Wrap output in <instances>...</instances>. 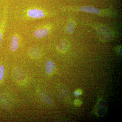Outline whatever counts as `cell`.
<instances>
[{
  "mask_svg": "<svg viewBox=\"0 0 122 122\" xmlns=\"http://www.w3.org/2000/svg\"><path fill=\"white\" fill-rule=\"evenodd\" d=\"M74 105L76 106L80 107L82 105V103L81 100L77 99H75L74 100Z\"/></svg>",
  "mask_w": 122,
  "mask_h": 122,
  "instance_id": "13",
  "label": "cell"
},
{
  "mask_svg": "<svg viewBox=\"0 0 122 122\" xmlns=\"http://www.w3.org/2000/svg\"><path fill=\"white\" fill-rule=\"evenodd\" d=\"M19 37L17 34H14L11 40L10 49L12 51H15L19 47Z\"/></svg>",
  "mask_w": 122,
  "mask_h": 122,
  "instance_id": "7",
  "label": "cell"
},
{
  "mask_svg": "<svg viewBox=\"0 0 122 122\" xmlns=\"http://www.w3.org/2000/svg\"><path fill=\"white\" fill-rule=\"evenodd\" d=\"M5 69L4 66L0 65V81H2L4 76Z\"/></svg>",
  "mask_w": 122,
  "mask_h": 122,
  "instance_id": "12",
  "label": "cell"
},
{
  "mask_svg": "<svg viewBox=\"0 0 122 122\" xmlns=\"http://www.w3.org/2000/svg\"><path fill=\"white\" fill-rule=\"evenodd\" d=\"M66 11L72 12H81L93 14L102 17H115L117 14L115 11L110 9H100L92 6H85L82 7H67L64 8Z\"/></svg>",
  "mask_w": 122,
  "mask_h": 122,
  "instance_id": "1",
  "label": "cell"
},
{
  "mask_svg": "<svg viewBox=\"0 0 122 122\" xmlns=\"http://www.w3.org/2000/svg\"><path fill=\"white\" fill-rule=\"evenodd\" d=\"M70 44L67 40L63 39L59 42L57 45V49L59 52L64 53L66 52L69 48Z\"/></svg>",
  "mask_w": 122,
  "mask_h": 122,
  "instance_id": "6",
  "label": "cell"
},
{
  "mask_svg": "<svg viewBox=\"0 0 122 122\" xmlns=\"http://www.w3.org/2000/svg\"><path fill=\"white\" fill-rule=\"evenodd\" d=\"M95 113L97 115L102 117L104 116L107 111L106 103L103 100H100L97 102L94 109Z\"/></svg>",
  "mask_w": 122,
  "mask_h": 122,
  "instance_id": "4",
  "label": "cell"
},
{
  "mask_svg": "<svg viewBox=\"0 0 122 122\" xmlns=\"http://www.w3.org/2000/svg\"><path fill=\"white\" fill-rule=\"evenodd\" d=\"M76 26V23L73 20L70 21L66 28V32L69 34H72L74 32Z\"/></svg>",
  "mask_w": 122,
  "mask_h": 122,
  "instance_id": "8",
  "label": "cell"
},
{
  "mask_svg": "<svg viewBox=\"0 0 122 122\" xmlns=\"http://www.w3.org/2000/svg\"><path fill=\"white\" fill-rule=\"evenodd\" d=\"M82 93V91L81 90L79 89L76 90V91L74 93V95L75 96H78L79 95H81Z\"/></svg>",
  "mask_w": 122,
  "mask_h": 122,
  "instance_id": "14",
  "label": "cell"
},
{
  "mask_svg": "<svg viewBox=\"0 0 122 122\" xmlns=\"http://www.w3.org/2000/svg\"><path fill=\"white\" fill-rule=\"evenodd\" d=\"M54 14L38 8H32L25 11L26 17L30 19H38L53 16Z\"/></svg>",
  "mask_w": 122,
  "mask_h": 122,
  "instance_id": "2",
  "label": "cell"
},
{
  "mask_svg": "<svg viewBox=\"0 0 122 122\" xmlns=\"http://www.w3.org/2000/svg\"><path fill=\"white\" fill-rule=\"evenodd\" d=\"M39 93L40 97L46 104L51 105L52 103V99L45 92L41 91H39Z\"/></svg>",
  "mask_w": 122,
  "mask_h": 122,
  "instance_id": "9",
  "label": "cell"
},
{
  "mask_svg": "<svg viewBox=\"0 0 122 122\" xmlns=\"http://www.w3.org/2000/svg\"><path fill=\"white\" fill-rule=\"evenodd\" d=\"M55 66L54 63L51 61H48L46 64V73L50 74L54 69Z\"/></svg>",
  "mask_w": 122,
  "mask_h": 122,
  "instance_id": "10",
  "label": "cell"
},
{
  "mask_svg": "<svg viewBox=\"0 0 122 122\" xmlns=\"http://www.w3.org/2000/svg\"><path fill=\"white\" fill-rule=\"evenodd\" d=\"M30 53L31 56L34 58H38L40 55V51L38 48L36 47H33L30 49Z\"/></svg>",
  "mask_w": 122,
  "mask_h": 122,
  "instance_id": "11",
  "label": "cell"
},
{
  "mask_svg": "<svg viewBox=\"0 0 122 122\" xmlns=\"http://www.w3.org/2000/svg\"><path fill=\"white\" fill-rule=\"evenodd\" d=\"M52 26L50 25H44L37 28L35 30L33 35L36 38H44L47 36L52 30Z\"/></svg>",
  "mask_w": 122,
  "mask_h": 122,
  "instance_id": "3",
  "label": "cell"
},
{
  "mask_svg": "<svg viewBox=\"0 0 122 122\" xmlns=\"http://www.w3.org/2000/svg\"><path fill=\"white\" fill-rule=\"evenodd\" d=\"M116 50L117 52L119 53L120 55H122V46H119L116 48Z\"/></svg>",
  "mask_w": 122,
  "mask_h": 122,
  "instance_id": "15",
  "label": "cell"
},
{
  "mask_svg": "<svg viewBox=\"0 0 122 122\" xmlns=\"http://www.w3.org/2000/svg\"><path fill=\"white\" fill-rule=\"evenodd\" d=\"M7 9H5L4 11L3 17L2 18V21L0 24V45L1 44L3 35H4L5 30L6 24H7Z\"/></svg>",
  "mask_w": 122,
  "mask_h": 122,
  "instance_id": "5",
  "label": "cell"
}]
</instances>
